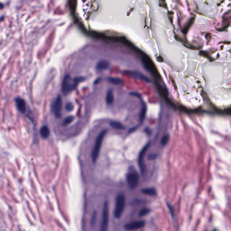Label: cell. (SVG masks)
I'll return each instance as SVG.
<instances>
[{"label":"cell","mask_w":231,"mask_h":231,"mask_svg":"<svg viewBox=\"0 0 231 231\" xmlns=\"http://www.w3.org/2000/svg\"><path fill=\"white\" fill-rule=\"evenodd\" d=\"M205 38H206V40L207 41L208 43L210 42L212 39V35L210 33H207L205 35Z\"/></svg>","instance_id":"83f0119b"},{"label":"cell","mask_w":231,"mask_h":231,"mask_svg":"<svg viewBox=\"0 0 231 231\" xmlns=\"http://www.w3.org/2000/svg\"><path fill=\"white\" fill-rule=\"evenodd\" d=\"M109 67V63L106 60H102L98 63L96 65V69L98 71L106 70Z\"/></svg>","instance_id":"7c38bea8"},{"label":"cell","mask_w":231,"mask_h":231,"mask_svg":"<svg viewBox=\"0 0 231 231\" xmlns=\"http://www.w3.org/2000/svg\"><path fill=\"white\" fill-rule=\"evenodd\" d=\"M146 112V106L145 104L144 103H143V108L141 111L140 115H139V120L141 122H142L144 121L145 116Z\"/></svg>","instance_id":"d6986e66"},{"label":"cell","mask_w":231,"mask_h":231,"mask_svg":"<svg viewBox=\"0 0 231 231\" xmlns=\"http://www.w3.org/2000/svg\"><path fill=\"white\" fill-rule=\"evenodd\" d=\"M4 8V5L0 2V10H2Z\"/></svg>","instance_id":"836d02e7"},{"label":"cell","mask_w":231,"mask_h":231,"mask_svg":"<svg viewBox=\"0 0 231 231\" xmlns=\"http://www.w3.org/2000/svg\"><path fill=\"white\" fill-rule=\"evenodd\" d=\"M213 231H217V230H216V229H214V230H213Z\"/></svg>","instance_id":"d590c367"},{"label":"cell","mask_w":231,"mask_h":231,"mask_svg":"<svg viewBox=\"0 0 231 231\" xmlns=\"http://www.w3.org/2000/svg\"><path fill=\"white\" fill-rule=\"evenodd\" d=\"M145 222L144 221H137L127 224L124 226V228L127 231H132L140 229L144 227Z\"/></svg>","instance_id":"9c48e42d"},{"label":"cell","mask_w":231,"mask_h":231,"mask_svg":"<svg viewBox=\"0 0 231 231\" xmlns=\"http://www.w3.org/2000/svg\"><path fill=\"white\" fill-rule=\"evenodd\" d=\"M195 19H196L195 17L191 18L190 19V20L187 22V23L186 24L185 27H184L183 29L182 30V32L184 34L186 35L188 33L189 29H190L191 26L193 25V24L194 23Z\"/></svg>","instance_id":"5bb4252c"},{"label":"cell","mask_w":231,"mask_h":231,"mask_svg":"<svg viewBox=\"0 0 231 231\" xmlns=\"http://www.w3.org/2000/svg\"><path fill=\"white\" fill-rule=\"evenodd\" d=\"M159 6L165 8L166 9H167V5L165 1H159Z\"/></svg>","instance_id":"4316f807"},{"label":"cell","mask_w":231,"mask_h":231,"mask_svg":"<svg viewBox=\"0 0 231 231\" xmlns=\"http://www.w3.org/2000/svg\"><path fill=\"white\" fill-rule=\"evenodd\" d=\"M175 38L176 40H177V41H179V42H185L184 40L182 38H181L179 36L175 35Z\"/></svg>","instance_id":"f546056e"},{"label":"cell","mask_w":231,"mask_h":231,"mask_svg":"<svg viewBox=\"0 0 231 231\" xmlns=\"http://www.w3.org/2000/svg\"><path fill=\"white\" fill-rule=\"evenodd\" d=\"M126 181L131 189H135L138 185L139 176L134 168H131L126 174Z\"/></svg>","instance_id":"277c9868"},{"label":"cell","mask_w":231,"mask_h":231,"mask_svg":"<svg viewBox=\"0 0 231 231\" xmlns=\"http://www.w3.org/2000/svg\"><path fill=\"white\" fill-rule=\"evenodd\" d=\"M15 102L18 110L21 114H25L27 111V104L25 100L20 97H18L15 99Z\"/></svg>","instance_id":"ba28073f"},{"label":"cell","mask_w":231,"mask_h":231,"mask_svg":"<svg viewBox=\"0 0 231 231\" xmlns=\"http://www.w3.org/2000/svg\"><path fill=\"white\" fill-rule=\"evenodd\" d=\"M157 60L159 62H164L163 57H162L161 56H159L157 57Z\"/></svg>","instance_id":"4dcf8cb0"},{"label":"cell","mask_w":231,"mask_h":231,"mask_svg":"<svg viewBox=\"0 0 231 231\" xmlns=\"http://www.w3.org/2000/svg\"><path fill=\"white\" fill-rule=\"evenodd\" d=\"M40 134L42 138H48L50 135V130L49 129L48 126L43 125L40 128Z\"/></svg>","instance_id":"4fadbf2b"},{"label":"cell","mask_w":231,"mask_h":231,"mask_svg":"<svg viewBox=\"0 0 231 231\" xmlns=\"http://www.w3.org/2000/svg\"><path fill=\"white\" fill-rule=\"evenodd\" d=\"M169 135H164L161 139V145H165L169 141Z\"/></svg>","instance_id":"603a6c76"},{"label":"cell","mask_w":231,"mask_h":231,"mask_svg":"<svg viewBox=\"0 0 231 231\" xmlns=\"http://www.w3.org/2000/svg\"><path fill=\"white\" fill-rule=\"evenodd\" d=\"M130 94L131 95H133V96H136V97H137L138 98H140V99L141 100V96L138 93H136V92H131V93H130Z\"/></svg>","instance_id":"f1b7e54d"},{"label":"cell","mask_w":231,"mask_h":231,"mask_svg":"<svg viewBox=\"0 0 231 231\" xmlns=\"http://www.w3.org/2000/svg\"><path fill=\"white\" fill-rule=\"evenodd\" d=\"M78 83H76L73 80L71 81V77L69 74L65 75L63 80L62 84V92L64 94H67L68 93L71 92L75 90L77 86Z\"/></svg>","instance_id":"5b68a950"},{"label":"cell","mask_w":231,"mask_h":231,"mask_svg":"<svg viewBox=\"0 0 231 231\" xmlns=\"http://www.w3.org/2000/svg\"><path fill=\"white\" fill-rule=\"evenodd\" d=\"M107 130H104V131H102L99 134V135L96 139L95 145H94V147L93 148L92 155H91L92 161L94 163L96 162V160H97L98 158L102 144V142H103L104 137L107 133Z\"/></svg>","instance_id":"3957f363"},{"label":"cell","mask_w":231,"mask_h":231,"mask_svg":"<svg viewBox=\"0 0 231 231\" xmlns=\"http://www.w3.org/2000/svg\"><path fill=\"white\" fill-rule=\"evenodd\" d=\"M73 80L77 83H79L80 82H83V81H84L85 80V78L83 76L77 77L74 78Z\"/></svg>","instance_id":"d4e9b609"},{"label":"cell","mask_w":231,"mask_h":231,"mask_svg":"<svg viewBox=\"0 0 231 231\" xmlns=\"http://www.w3.org/2000/svg\"><path fill=\"white\" fill-rule=\"evenodd\" d=\"M110 125L112 127L117 130H124L125 127L122 124L117 121H113L110 123Z\"/></svg>","instance_id":"ac0fdd59"},{"label":"cell","mask_w":231,"mask_h":231,"mask_svg":"<svg viewBox=\"0 0 231 231\" xmlns=\"http://www.w3.org/2000/svg\"><path fill=\"white\" fill-rule=\"evenodd\" d=\"M106 99V102L108 104L111 105L114 102V92H113V90L112 89H109L107 92Z\"/></svg>","instance_id":"9a60e30c"},{"label":"cell","mask_w":231,"mask_h":231,"mask_svg":"<svg viewBox=\"0 0 231 231\" xmlns=\"http://www.w3.org/2000/svg\"><path fill=\"white\" fill-rule=\"evenodd\" d=\"M149 147V144H148L147 145H146L145 147L143 148L141 150V152L139 153V169L141 170V171L142 173H144L145 171V165H144V157H145V154Z\"/></svg>","instance_id":"30bf717a"},{"label":"cell","mask_w":231,"mask_h":231,"mask_svg":"<svg viewBox=\"0 0 231 231\" xmlns=\"http://www.w3.org/2000/svg\"><path fill=\"white\" fill-rule=\"evenodd\" d=\"M141 54L142 56V61L145 69L149 72L156 79L161 80L160 74L150 57L144 52H142Z\"/></svg>","instance_id":"6da1fadb"},{"label":"cell","mask_w":231,"mask_h":231,"mask_svg":"<svg viewBox=\"0 0 231 231\" xmlns=\"http://www.w3.org/2000/svg\"><path fill=\"white\" fill-rule=\"evenodd\" d=\"M157 157V155L155 153H151L148 155L147 159L149 160H154L155 159H156Z\"/></svg>","instance_id":"484cf974"},{"label":"cell","mask_w":231,"mask_h":231,"mask_svg":"<svg viewBox=\"0 0 231 231\" xmlns=\"http://www.w3.org/2000/svg\"><path fill=\"white\" fill-rule=\"evenodd\" d=\"M199 54H200V55L201 56L208 59L209 60H210V61H212V60H213V59H212L211 57L210 56V55L208 54V52H206V51H200V52H199Z\"/></svg>","instance_id":"7402d4cb"},{"label":"cell","mask_w":231,"mask_h":231,"mask_svg":"<svg viewBox=\"0 0 231 231\" xmlns=\"http://www.w3.org/2000/svg\"><path fill=\"white\" fill-rule=\"evenodd\" d=\"M150 212H151V210L149 208H143L142 210L139 211V216L140 217H143L149 214Z\"/></svg>","instance_id":"ffe728a7"},{"label":"cell","mask_w":231,"mask_h":231,"mask_svg":"<svg viewBox=\"0 0 231 231\" xmlns=\"http://www.w3.org/2000/svg\"><path fill=\"white\" fill-rule=\"evenodd\" d=\"M125 204V198L124 194H119L116 199L115 207L114 211V215L115 218L119 219L122 216L124 210Z\"/></svg>","instance_id":"7a4b0ae2"},{"label":"cell","mask_w":231,"mask_h":231,"mask_svg":"<svg viewBox=\"0 0 231 231\" xmlns=\"http://www.w3.org/2000/svg\"><path fill=\"white\" fill-rule=\"evenodd\" d=\"M110 83L114 85H120L123 83V80L119 78H115V77H108L107 79Z\"/></svg>","instance_id":"e0dca14e"},{"label":"cell","mask_w":231,"mask_h":231,"mask_svg":"<svg viewBox=\"0 0 231 231\" xmlns=\"http://www.w3.org/2000/svg\"><path fill=\"white\" fill-rule=\"evenodd\" d=\"M170 79H171V81H172V83H173V86L175 88V89L177 90V85H176V82H175V80H174L173 78L172 77V76H170Z\"/></svg>","instance_id":"1f68e13d"},{"label":"cell","mask_w":231,"mask_h":231,"mask_svg":"<svg viewBox=\"0 0 231 231\" xmlns=\"http://www.w3.org/2000/svg\"><path fill=\"white\" fill-rule=\"evenodd\" d=\"M62 97L59 95L56 97L55 100L53 102L52 105V111L54 112L56 117L59 118L62 116Z\"/></svg>","instance_id":"52a82bcc"},{"label":"cell","mask_w":231,"mask_h":231,"mask_svg":"<svg viewBox=\"0 0 231 231\" xmlns=\"http://www.w3.org/2000/svg\"><path fill=\"white\" fill-rule=\"evenodd\" d=\"M167 206L169 208V210L170 211L172 216H174V211L173 210V207L170 204H167Z\"/></svg>","instance_id":"d6a6232c"},{"label":"cell","mask_w":231,"mask_h":231,"mask_svg":"<svg viewBox=\"0 0 231 231\" xmlns=\"http://www.w3.org/2000/svg\"><path fill=\"white\" fill-rule=\"evenodd\" d=\"M169 20L171 22V23L172 24H173V19L172 18V17L170 16H169Z\"/></svg>","instance_id":"e575fe53"},{"label":"cell","mask_w":231,"mask_h":231,"mask_svg":"<svg viewBox=\"0 0 231 231\" xmlns=\"http://www.w3.org/2000/svg\"><path fill=\"white\" fill-rule=\"evenodd\" d=\"M125 73L130 75L131 76L135 79H138L143 81L147 82V83H150L151 82L150 79L146 76L145 75H143L141 73L139 72L138 71H126Z\"/></svg>","instance_id":"8fae6325"},{"label":"cell","mask_w":231,"mask_h":231,"mask_svg":"<svg viewBox=\"0 0 231 231\" xmlns=\"http://www.w3.org/2000/svg\"><path fill=\"white\" fill-rule=\"evenodd\" d=\"M109 222V207L108 202L106 200L103 207L101 231H107Z\"/></svg>","instance_id":"8992f818"},{"label":"cell","mask_w":231,"mask_h":231,"mask_svg":"<svg viewBox=\"0 0 231 231\" xmlns=\"http://www.w3.org/2000/svg\"><path fill=\"white\" fill-rule=\"evenodd\" d=\"M74 118L73 116H69L64 119L63 122V125H67L72 122Z\"/></svg>","instance_id":"44dd1931"},{"label":"cell","mask_w":231,"mask_h":231,"mask_svg":"<svg viewBox=\"0 0 231 231\" xmlns=\"http://www.w3.org/2000/svg\"><path fill=\"white\" fill-rule=\"evenodd\" d=\"M66 110L68 112H71L74 109V105L71 103H69L66 106Z\"/></svg>","instance_id":"cb8c5ba5"},{"label":"cell","mask_w":231,"mask_h":231,"mask_svg":"<svg viewBox=\"0 0 231 231\" xmlns=\"http://www.w3.org/2000/svg\"><path fill=\"white\" fill-rule=\"evenodd\" d=\"M143 193L151 196H156L157 192L156 189L153 188H147L143 189L142 190Z\"/></svg>","instance_id":"2e32d148"}]
</instances>
